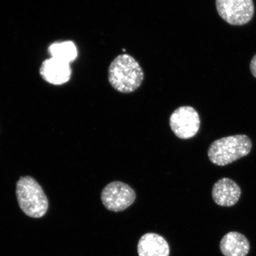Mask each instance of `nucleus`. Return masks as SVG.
Segmentation results:
<instances>
[{
  "label": "nucleus",
  "mask_w": 256,
  "mask_h": 256,
  "mask_svg": "<svg viewBox=\"0 0 256 256\" xmlns=\"http://www.w3.org/2000/svg\"><path fill=\"white\" fill-rule=\"evenodd\" d=\"M108 82L116 91L130 94L142 85L144 73L134 57L128 54L118 56L112 62L108 71Z\"/></svg>",
  "instance_id": "1"
},
{
  "label": "nucleus",
  "mask_w": 256,
  "mask_h": 256,
  "mask_svg": "<svg viewBox=\"0 0 256 256\" xmlns=\"http://www.w3.org/2000/svg\"><path fill=\"white\" fill-rule=\"evenodd\" d=\"M252 148L250 138L248 136L239 134L214 142L208 149V156L214 164L225 166L247 156Z\"/></svg>",
  "instance_id": "2"
},
{
  "label": "nucleus",
  "mask_w": 256,
  "mask_h": 256,
  "mask_svg": "<svg viewBox=\"0 0 256 256\" xmlns=\"http://www.w3.org/2000/svg\"><path fill=\"white\" fill-rule=\"evenodd\" d=\"M16 196L26 215L40 218L46 215L49 204L40 184L30 176L22 177L16 184Z\"/></svg>",
  "instance_id": "3"
},
{
  "label": "nucleus",
  "mask_w": 256,
  "mask_h": 256,
  "mask_svg": "<svg viewBox=\"0 0 256 256\" xmlns=\"http://www.w3.org/2000/svg\"><path fill=\"white\" fill-rule=\"evenodd\" d=\"M216 4L220 17L232 26L248 24L254 14L252 0H216Z\"/></svg>",
  "instance_id": "4"
},
{
  "label": "nucleus",
  "mask_w": 256,
  "mask_h": 256,
  "mask_svg": "<svg viewBox=\"0 0 256 256\" xmlns=\"http://www.w3.org/2000/svg\"><path fill=\"white\" fill-rule=\"evenodd\" d=\"M136 199L135 190L129 185L120 181L112 182L104 187L101 200L107 210L121 212L133 204Z\"/></svg>",
  "instance_id": "5"
},
{
  "label": "nucleus",
  "mask_w": 256,
  "mask_h": 256,
  "mask_svg": "<svg viewBox=\"0 0 256 256\" xmlns=\"http://www.w3.org/2000/svg\"><path fill=\"white\" fill-rule=\"evenodd\" d=\"M169 124L176 136L188 140L199 132L200 120L199 114L194 108L184 106L172 112Z\"/></svg>",
  "instance_id": "6"
},
{
  "label": "nucleus",
  "mask_w": 256,
  "mask_h": 256,
  "mask_svg": "<svg viewBox=\"0 0 256 256\" xmlns=\"http://www.w3.org/2000/svg\"><path fill=\"white\" fill-rule=\"evenodd\" d=\"M242 190L236 182L231 178L220 179L212 188V196L218 206L231 207L238 202Z\"/></svg>",
  "instance_id": "7"
},
{
  "label": "nucleus",
  "mask_w": 256,
  "mask_h": 256,
  "mask_svg": "<svg viewBox=\"0 0 256 256\" xmlns=\"http://www.w3.org/2000/svg\"><path fill=\"white\" fill-rule=\"evenodd\" d=\"M70 64L51 57L42 64L40 74L44 80L50 84H65L71 78L72 69Z\"/></svg>",
  "instance_id": "8"
},
{
  "label": "nucleus",
  "mask_w": 256,
  "mask_h": 256,
  "mask_svg": "<svg viewBox=\"0 0 256 256\" xmlns=\"http://www.w3.org/2000/svg\"><path fill=\"white\" fill-rule=\"evenodd\" d=\"M139 256H169L170 248L166 240L154 233H147L138 244Z\"/></svg>",
  "instance_id": "9"
},
{
  "label": "nucleus",
  "mask_w": 256,
  "mask_h": 256,
  "mask_svg": "<svg viewBox=\"0 0 256 256\" xmlns=\"http://www.w3.org/2000/svg\"><path fill=\"white\" fill-rule=\"evenodd\" d=\"M220 248L224 256H247L250 244L245 236L232 232L223 236L220 240Z\"/></svg>",
  "instance_id": "10"
},
{
  "label": "nucleus",
  "mask_w": 256,
  "mask_h": 256,
  "mask_svg": "<svg viewBox=\"0 0 256 256\" xmlns=\"http://www.w3.org/2000/svg\"><path fill=\"white\" fill-rule=\"evenodd\" d=\"M51 57L67 63H71L78 56L76 44L72 41H64L51 44L48 48Z\"/></svg>",
  "instance_id": "11"
},
{
  "label": "nucleus",
  "mask_w": 256,
  "mask_h": 256,
  "mask_svg": "<svg viewBox=\"0 0 256 256\" xmlns=\"http://www.w3.org/2000/svg\"><path fill=\"white\" fill-rule=\"evenodd\" d=\"M250 69L252 76L256 78V54L252 57L250 64Z\"/></svg>",
  "instance_id": "12"
}]
</instances>
